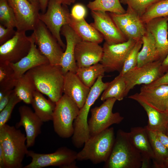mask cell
Instances as JSON below:
<instances>
[{
	"mask_svg": "<svg viewBox=\"0 0 168 168\" xmlns=\"http://www.w3.org/2000/svg\"><path fill=\"white\" fill-rule=\"evenodd\" d=\"M0 168H6L5 158L3 150L0 146Z\"/></svg>",
	"mask_w": 168,
	"mask_h": 168,
	"instance_id": "45",
	"label": "cell"
},
{
	"mask_svg": "<svg viewBox=\"0 0 168 168\" xmlns=\"http://www.w3.org/2000/svg\"><path fill=\"white\" fill-rule=\"evenodd\" d=\"M77 153L66 147H61L55 152L48 154L38 153L28 151L27 156L31 161L24 168H42L50 166L61 168H77L76 160Z\"/></svg>",
	"mask_w": 168,
	"mask_h": 168,
	"instance_id": "7",
	"label": "cell"
},
{
	"mask_svg": "<svg viewBox=\"0 0 168 168\" xmlns=\"http://www.w3.org/2000/svg\"><path fill=\"white\" fill-rule=\"evenodd\" d=\"M90 89L76 73L69 72L64 75L63 93L70 98L80 109L84 105Z\"/></svg>",
	"mask_w": 168,
	"mask_h": 168,
	"instance_id": "22",
	"label": "cell"
},
{
	"mask_svg": "<svg viewBox=\"0 0 168 168\" xmlns=\"http://www.w3.org/2000/svg\"><path fill=\"white\" fill-rule=\"evenodd\" d=\"M103 76H100L90 88L85 102L80 109L79 114L73 123L74 133L72 142L76 148L83 146L85 142L90 137L88 125V116L91 106L107 86L109 82H104Z\"/></svg>",
	"mask_w": 168,
	"mask_h": 168,
	"instance_id": "5",
	"label": "cell"
},
{
	"mask_svg": "<svg viewBox=\"0 0 168 168\" xmlns=\"http://www.w3.org/2000/svg\"><path fill=\"white\" fill-rule=\"evenodd\" d=\"M32 34L41 53L52 65L60 66L64 52L55 38L40 20Z\"/></svg>",
	"mask_w": 168,
	"mask_h": 168,
	"instance_id": "10",
	"label": "cell"
},
{
	"mask_svg": "<svg viewBox=\"0 0 168 168\" xmlns=\"http://www.w3.org/2000/svg\"><path fill=\"white\" fill-rule=\"evenodd\" d=\"M21 101L13 90L9 102L0 111V128L6 124L9 119L15 105Z\"/></svg>",
	"mask_w": 168,
	"mask_h": 168,
	"instance_id": "39",
	"label": "cell"
},
{
	"mask_svg": "<svg viewBox=\"0 0 168 168\" xmlns=\"http://www.w3.org/2000/svg\"><path fill=\"white\" fill-rule=\"evenodd\" d=\"M120 31L128 40H141L147 31L145 24L140 17L129 7L125 13H109Z\"/></svg>",
	"mask_w": 168,
	"mask_h": 168,
	"instance_id": "14",
	"label": "cell"
},
{
	"mask_svg": "<svg viewBox=\"0 0 168 168\" xmlns=\"http://www.w3.org/2000/svg\"><path fill=\"white\" fill-rule=\"evenodd\" d=\"M168 16V0H160L152 5L140 17L146 24L155 18Z\"/></svg>",
	"mask_w": 168,
	"mask_h": 168,
	"instance_id": "35",
	"label": "cell"
},
{
	"mask_svg": "<svg viewBox=\"0 0 168 168\" xmlns=\"http://www.w3.org/2000/svg\"><path fill=\"white\" fill-rule=\"evenodd\" d=\"M87 6L91 11L108 12L118 14L125 13L126 11L119 0H95L90 2Z\"/></svg>",
	"mask_w": 168,
	"mask_h": 168,
	"instance_id": "34",
	"label": "cell"
},
{
	"mask_svg": "<svg viewBox=\"0 0 168 168\" xmlns=\"http://www.w3.org/2000/svg\"><path fill=\"white\" fill-rule=\"evenodd\" d=\"M69 25L82 40L93 42L98 44L104 38L100 33L91 24H89L84 18L77 20L71 15Z\"/></svg>",
	"mask_w": 168,
	"mask_h": 168,
	"instance_id": "26",
	"label": "cell"
},
{
	"mask_svg": "<svg viewBox=\"0 0 168 168\" xmlns=\"http://www.w3.org/2000/svg\"><path fill=\"white\" fill-rule=\"evenodd\" d=\"M16 32L14 28L6 27L0 24V45L12 38Z\"/></svg>",
	"mask_w": 168,
	"mask_h": 168,
	"instance_id": "40",
	"label": "cell"
},
{
	"mask_svg": "<svg viewBox=\"0 0 168 168\" xmlns=\"http://www.w3.org/2000/svg\"><path fill=\"white\" fill-rule=\"evenodd\" d=\"M163 168H168V158L166 159L164 162Z\"/></svg>",
	"mask_w": 168,
	"mask_h": 168,
	"instance_id": "50",
	"label": "cell"
},
{
	"mask_svg": "<svg viewBox=\"0 0 168 168\" xmlns=\"http://www.w3.org/2000/svg\"><path fill=\"white\" fill-rule=\"evenodd\" d=\"M86 14V10L85 7L80 4L75 5L72 8L70 15L74 18L81 20L84 18Z\"/></svg>",
	"mask_w": 168,
	"mask_h": 168,
	"instance_id": "41",
	"label": "cell"
},
{
	"mask_svg": "<svg viewBox=\"0 0 168 168\" xmlns=\"http://www.w3.org/2000/svg\"><path fill=\"white\" fill-rule=\"evenodd\" d=\"M43 94L35 90L31 104L34 112L43 122L52 120L55 103L46 98Z\"/></svg>",
	"mask_w": 168,
	"mask_h": 168,
	"instance_id": "27",
	"label": "cell"
},
{
	"mask_svg": "<svg viewBox=\"0 0 168 168\" xmlns=\"http://www.w3.org/2000/svg\"><path fill=\"white\" fill-rule=\"evenodd\" d=\"M20 120L16 125L18 128L23 126L25 130L26 144L28 148L33 147L35 140L41 132L43 122L29 106L23 105L18 108Z\"/></svg>",
	"mask_w": 168,
	"mask_h": 168,
	"instance_id": "17",
	"label": "cell"
},
{
	"mask_svg": "<svg viewBox=\"0 0 168 168\" xmlns=\"http://www.w3.org/2000/svg\"><path fill=\"white\" fill-rule=\"evenodd\" d=\"M103 53V47L98 44L81 40L76 45L75 56L78 67L90 66L100 62Z\"/></svg>",
	"mask_w": 168,
	"mask_h": 168,
	"instance_id": "21",
	"label": "cell"
},
{
	"mask_svg": "<svg viewBox=\"0 0 168 168\" xmlns=\"http://www.w3.org/2000/svg\"><path fill=\"white\" fill-rule=\"evenodd\" d=\"M58 0H49L44 13H39V19L46 26L63 48L65 49L66 45L60 36L63 26L68 25L70 13L67 7Z\"/></svg>",
	"mask_w": 168,
	"mask_h": 168,
	"instance_id": "8",
	"label": "cell"
},
{
	"mask_svg": "<svg viewBox=\"0 0 168 168\" xmlns=\"http://www.w3.org/2000/svg\"><path fill=\"white\" fill-rule=\"evenodd\" d=\"M166 111L168 112V101L167 105Z\"/></svg>",
	"mask_w": 168,
	"mask_h": 168,
	"instance_id": "52",
	"label": "cell"
},
{
	"mask_svg": "<svg viewBox=\"0 0 168 168\" xmlns=\"http://www.w3.org/2000/svg\"><path fill=\"white\" fill-rule=\"evenodd\" d=\"M115 138L113 127L90 136L82 150L77 153V160H90L94 164L105 162L111 153Z\"/></svg>",
	"mask_w": 168,
	"mask_h": 168,
	"instance_id": "4",
	"label": "cell"
},
{
	"mask_svg": "<svg viewBox=\"0 0 168 168\" xmlns=\"http://www.w3.org/2000/svg\"><path fill=\"white\" fill-rule=\"evenodd\" d=\"M168 16L153 19L146 23V30L154 39L159 59L163 61L168 54Z\"/></svg>",
	"mask_w": 168,
	"mask_h": 168,
	"instance_id": "18",
	"label": "cell"
},
{
	"mask_svg": "<svg viewBox=\"0 0 168 168\" xmlns=\"http://www.w3.org/2000/svg\"><path fill=\"white\" fill-rule=\"evenodd\" d=\"M13 90L6 91L3 97L0 100V111L4 109L9 102Z\"/></svg>",
	"mask_w": 168,
	"mask_h": 168,
	"instance_id": "43",
	"label": "cell"
},
{
	"mask_svg": "<svg viewBox=\"0 0 168 168\" xmlns=\"http://www.w3.org/2000/svg\"><path fill=\"white\" fill-rule=\"evenodd\" d=\"M137 41L128 39L123 43L109 44L105 42L103 46V53L100 62L105 72H121L125 60Z\"/></svg>",
	"mask_w": 168,
	"mask_h": 168,
	"instance_id": "11",
	"label": "cell"
},
{
	"mask_svg": "<svg viewBox=\"0 0 168 168\" xmlns=\"http://www.w3.org/2000/svg\"><path fill=\"white\" fill-rule=\"evenodd\" d=\"M148 104L160 112H166L168 101V84L155 86L143 85L138 93Z\"/></svg>",
	"mask_w": 168,
	"mask_h": 168,
	"instance_id": "24",
	"label": "cell"
},
{
	"mask_svg": "<svg viewBox=\"0 0 168 168\" xmlns=\"http://www.w3.org/2000/svg\"><path fill=\"white\" fill-rule=\"evenodd\" d=\"M142 45L141 39L136 41L126 58L120 74L123 75L137 66L138 55Z\"/></svg>",
	"mask_w": 168,
	"mask_h": 168,
	"instance_id": "37",
	"label": "cell"
},
{
	"mask_svg": "<svg viewBox=\"0 0 168 168\" xmlns=\"http://www.w3.org/2000/svg\"><path fill=\"white\" fill-rule=\"evenodd\" d=\"M80 109L77 104L65 94L55 103L52 121L54 130L60 137L68 138L74 133L73 123Z\"/></svg>",
	"mask_w": 168,
	"mask_h": 168,
	"instance_id": "6",
	"label": "cell"
},
{
	"mask_svg": "<svg viewBox=\"0 0 168 168\" xmlns=\"http://www.w3.org/2000/svg\"><path fill=\"white\" fill-rule=\"evenodd\" d=\"M162 62L158 60L140 67L136 66L124 74L126 86V96L136 85L150 84L162 75Z\"/></svg>",
	"mask_w": 168,
	"mask_h": 168,
	"instance_id": "13",
	"label": "cell"
},
{
	"mask_svg": "<svg viewBox=\"0 0 168 168\" xmlns=\"http://www.w3.org/2000/svg\"><path fill=\"white\" fill-rule=\"evenodd\" d=\"M62 4L65 5H70L74 2L75 0H58Z\"/></svg>",
	"mask_w": 168,
	"mask_h": 168,
	"instance_id": "48",
	"label": "cell"
},
{
	"mask_svg": "<svg viewBox=\"0 0 168 168\" xmlns=\"http://www.w3.org/2000/svg\"><path fill=\"white\" fill-rule=\"evenodd\" d=\"M165 84H168V70L156 80L150 84L145 85L149 86H155Z\"/></svg>",
	"mask_w": 168,
	"mask_h": 168,
	"instance_id": "42",
	"label": "cell"
},
{
	"mask_svg": "<svg viewBox=\"0 0 168 168\" xmlns=\"http://www.w3.org/2000/svg\"><path fill=\"white\" fill-rule=\"evenodd\" d=\"M39 1L40 10L42 13H44L46 10L49 0H39Z\"/></svg>",
	"mask_w": 168,
	"mask_h": 168,
	"instance_id": "46",
	"label": "cell"
},
{
	"mask_svg": "<svg viewBox=\"0 0 168 168\" xmlns=\"http://www.w3.org/2000/svg\"><path fill=\"white\" fill-rule=\"evenodd\" d=\"M128 134L130 142L142 156L141 168L150 167V161L153 159L154 154L147 129L145 127H133Z\"/></svg>",
	"mask_w": 168,
	"mask_h": 168,
	"instance_id": "19",
	"label": "cell"
},
{
	"mask_svg": "<svg viewBox=\"0 0 168 168\" xmlns=\"http://www.w3.org/2000/svg\"><path fill=\"white\" fill-rule=\"evenodd\" d=\"M26 73L36 90L53 102L55 103L63 96L64 74L60 66L43 64L30 69Z\"/></svg>",
	"mask_w": 168,
	"mask_h": 168,
	"instance_id": "1",
	"label": "cell"
},
{
	"mask_svg": "<svg viewBox=\"0 0 168 168\" xmlns=\"http://www.w3.org/2000/svg\"><path fill=\"white\" fill-rule=\"evenodd\" d=\"M30 3L40 10L39 0H28Z\"/></svg>",
	"mask_w": 168,
	"mask_h": 168,
	"instance_id": "49",
	"label": "cell"
},
{
	"mask_svg": "<svg viewBox=\"0 0 168 168\" xmlns=\"http://www.w3.org/2000/svg\"><path fill=\"white\" fill-rule=\"evenodd\" d=\"M31 46L30 36L26 32L16 30L10 39L0 45V63H14L29 53Z\"/></svg>",
	"mask_w": 168,
	"mask_h": 168,
	"instance_id": "12",
	"label": "cell"
},
{
	"mask_svg": "<svg viewBox=\"0 0 168 168\" xmlns=\"http://www.w3.org/2000/svg\"><path fill=\"white\" fill-rule=\"evenodd\" d=\"M0 146L4 154L6 168H21L28 152L26 135L14 126L0 128Z\"/></svg>",
	"mask_w": 168,
	"mask_h": 168,
	"instance_id": "2",
	"label": "cell"
},
{
	"mask_svg": "<svg viewBox=\"0 0 168 168\" xmlns=\"http://www.w3.org/2000/svg\"><path fill=\"white\" fill-rule=\"evenodd\" d=\"M141 40L142 42V48L138 55V67L159 60L155 41L151 33L147 30Z\"/></svg>",
	"mask_w": 168,
	"mask_h": 168,
	"instance_id": "28",
	"label": "cell"
},
{
	"mask_svg": "<svg viewBox=\"0 0 168 168\" xmlns=\"http://www.w3.org/2000/svg\"><path fill=\"white\" fill-rule=\"evenodd\" d=\"M105 71L101 63L87 67H78L76 73L81 81L86 86L91 88L100 76H104Z\"/></svg>",
	"mask_w": 168,
	"mask_h": 168,
	"instance_id": "31",
	"label": "cell"
},
{
	"mask_svg": "<svg viewBox=\"0 0 168 168\" xmlns=\"http://www.w3.org/2000/svg\"><path fill=\"white\" fill-rule=\"evenodd\" d=\"M94 22L91 23L109 44L123 43L128 40L118 27L109 13L99 11H91Z\"/></svg>",
	"mask_w": 168,
	"mask_h": 168,
	"instance_id": "16",
	"label": "cell"
},
{
	"mask_svg": "<svg viewBox=\"0 0 168 168\" xmlns=\"http://www.w3.org/2000/svg\"><path fill=\"white\" fill-rule=\"evenodd\" d=\"M116 100L114 98L108 99L100 106L90 110L91 116L88 120L90 136L100 133L113 124H119L123 121L124 117L119 113L112 112Z\"/></svg>",
	"mask_w": 168,
	"mask_h": 168,
	"instance_id": "9",
	"label": "cell"
},
{
	"mask_svg": "<svg viewBox=\"0 0 168 168\" xmlns=\"http://www.w3.org/2000/svg\"><path fill=\"white\" fill-rule=\"evenodd\" d=\"M126 84L123 75L119 74L108 84L102 92L100 99L104 101L110 98L122 100L126 96Z\"/></svg>",
	"mask_w": 168,
	"mask_h": 168,
	"instance_id": "29",
	"label": "cell"
},
{
	"mask_svg": "<svg viewBox=\"0 0 168 168\" xmlns=\"http://www.w3.org/2000/svg\"><path fill=\"white\" fill-rule=\"evenodd\" d=\"M161 70L163 74L168 70V54L162 62Z\"/></svg>",
	"mask_w": 168,
	"mask_h": 168,
	"instance_id": "47",
	"label": "cell"
},
{
	"mask_svg": "<svg viewBox=\"0 0 168 168\" xmlns=\"http://www.w3.org/2000/svg\"><path fill=\"white\" fill-rule=\"evenodd\" d=\"M14 12L17 31L34 30L39 21L40 9L28 0H7Z\"/></svg>",
	"mask_w": 168,
	"mask_h": 168,
	"instance_id": "15",
	"label": "cell"
},
{
	"mask_svg": "<svg viewBox=\"0 0 168 168\" xmlns=\"http://www.w3.org/2000/svg\"><path fill=\"white\" fill-rule=\"evenodd\" d=\"M128 98L139 103L146 111L148 117L147 125L145 126L149 130L165 134L168 119V112H160L148 104L140 96L138 93Z\"/></svg>",
	"mask_w": 168,
	"mask_h": 168,
	"instance_id": "25",
	"label": "cell"
},
{
	"mask_svg": "<svg viewBox=\"0 0 168 168\" xmlns=\"http://www.w3.org/2000/svg\"><path fill=\"white\" fill-rule=\"evenodd\" d=\"M60 33L65 37L66 44L60 66L64 75L69 72L76 73L78 67L75 49L77 44L82 40L68 25L62 26Z\"/></svg>",
	"mask_w": 168,
	"mask_h": 168,
	"instance_id": "20",
	"label": "cell"
},
{
	"mask_svg": "<svg viewBox=\"0 0 168 168\" xmlns=\"http://www.w3.org/2000/svg\"><path fill=\"white\" fill-rule=\"evenodd\" d=\"M18 78L10 63H0V100L6 91L14 89Z\"/></svg>",
	"mask_w": 168,
	"mask_h": 168,
	"instance_id": "32",
	"label": "cell"
},
{
	"mask_svg": "<svg viewBox=\"0 0 168 168\" xmlns=\"http://www.w3.org/2000/svg\"><path fill=\"white\" fill-rule=\"evenodd\" d=\"M147 131L154 154V157L152 160L154 167L156 168H163L164 162L168 158V150L159 140L156 132L148 129Z\"/></svg>",
	"mask_w": 168,
	"mask_h": 168,
	"instance_id": "33",
	"label": "cell"
},
{
	"mask_svg": "<svg viewBox=\"0 0 168 168\" xmlns=\"http://www.w3.org/2000/svg\"><path fill=\"white\" fill-rule=\"evenodd\" d=\"M158 137L163 144L168 150V136L160 132H156Z\"/></svg>",
	"mask_w": 168,
	"mask_h": 168,
	"instance_id": "44",
	"label": "cell"
},
{
	"mask_svg": "<svg viewBox=\"0 0 168 168\" xmlns=\"http://www.w3.org/2000/svg\"><path fill=\"white\" fill-rule=\"evenodd\" d=\"M13 90L21 101L27 104H31L36 90L33 82L26 73L18 78Z\"/></svg>",
	"mask_w": 168,
	"mask_h": 168,
	"instance_id": "30",
	"label": "cell"
},
{
	"mask_svg": "<svg viewBox=\"0 0 168 168\" xmlns=\"http://www.w3.org/2000/svg\"><path fill=\"white\" fill-rule=\"evenodd\" d=\"M30 36L31 46L28 54L17 62L10 63L18 78L33 68L49 63L47 58L37 48L32 34Z\"/></svg>",
	"mask_w": 168,
	"mask_h": 168,
	"instance_id": "23",
	"label": "cell"
},
{
	"mask_svg": "<svg viewBox=\"0 0 168 168\" xmlns=\"http://www.w3.org/2000/svg\"><path fill=\"white\" fill-rule=\"evenodd\" d=\"M0 24L6 27H16L15 16L7 0H0Z\"/></svg>",
	"mask_w": 168,
	"mask_h": 168,
	"instance_id": "36",
	"label": "cell"
},
{
	"mask_svg": "<svg viewBox=\"0 0 168 168\" xmlns=\"http://www.w3.org/2000/svg\"><path fill=\"white\" fill-rule=\"evenodd\" d=\"M121 3L127 5L140 17L153 4L160 0H119Z\"/></svg>",
	"mask_w": 168,
	"mask_h": 168,
	"instance_id": "38",
	"label": "cell"
},
{
	"mask_svg": "<svg viewBox=\"0 0 168 168\" xmlns=\"http://www.w3.org/2000/svg\"><path fill=\"white\" fill-rule=\"evenodd\" d=\"M165 134L168 136V119L167 124L166 128Z\"/></svg>",
	"mask_w": 168,
	"mask_h": 168,
	"instance_id": "51",
	"label": "cell"
},
{
	"mask_svg": "<svg viewBox=\"0 0 168 168\" xmlns=\"http://www.w3.org/2000/svg\"><path fill=\"white\" fill-rule=\"evenodd\" d=\"M142 165V156L130 142L128 133L119 129L110 155L104 167L140 168Z\"/></svg>",
	"mask_w": 168,
	"mask_h": 168,
	"instance_id": "3",
	"label": "cell"
}]
</instances>
